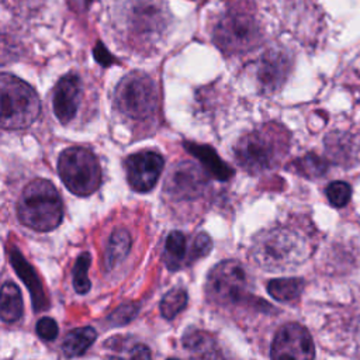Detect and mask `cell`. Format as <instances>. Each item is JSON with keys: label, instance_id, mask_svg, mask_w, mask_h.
I'll use <instances>...</instances> for the list:
<instances>
[{"label": "cell", "instance_id": "cell-26", "mask_svg": "<svg viewBox=\"0 0 360 360\" xmlns=\"http://www.w3.org/2000/svg\"><path fill=\"white\" fill-rule=\"evenodd\" d=\"M297 169L308 177H314V176L316 177L325 172L326 166L318 156L307 155L297 162Z\"/></svg>", "mask_w": 360, "mask_h": 360}, {"label": "cell", "instance_id": "cell-7", "mask_svg": "<svg viewBox=\"0 0 360 360\" xmlns=\"http://www.w3.org/2000/svg\"><path fill=\"white\" fill-rule=\"evenodd\" d=\"M115 107L132 120H146L158 108V90L153 80L143 72L124 76L114 91Z\"/></svg>", "mask_w": 360, "mask_h": 360}, {"label": "cell", "instance_id": "cell-16", "mask_svg": "<svg viewBox=\"0 0 360 360\" xmlns=\"http://www.w3.org/2000/svg\"><path fill=\"white\" fill-rule=\"evenodd\" d=\"M184 148L188 153L195 156L204 166V169L219 181L229 180L233 176V170L226 165L218 153L208 145H198L194 142H184Z\"/></svg>", "mask_w": 360, "mask_h": 360}, {"label": "cell", "instance_id": "cell-10", "mask_svg": "<svg viewBox=\"0 0 360 360\" xmlns=\"http://www.w3.org/2000/svg\"><path fill=\"white\" fill-rule=\"evenodd\" d=\"M208 172L190 160L174 165L166 177L165 191L176 200H194L208 184Z\"/></svg>", "mask_w": 360, "mask_h": 360}, {"label": "cell", "instance_id": "cell-27", "mask_svg": "<svg viewBox=\"0 0 360 360\" xmlns=\"http://www.w3.org/2000/svg\"><path fill=\"white\" fill-rule=\"evenodd\" d=\"M212 243L210 236L205 232H200L197 233V236L194 238L193 243H191V252H190V257H188V263L207 256L211 252Z\"/></svg>", "mask_w": 360, "mask_h": 360}, {"label": "cell", "instance_id": "cell-1", "mask_svg": "<svg viewBox=\"0 0 360 360\" xmlns=\"http://www.w3.org/2000/svg\"><path fill=\"white\" fill-rule=\"evenodd\" d=\"M290 136L278 124H264L239 138L233 146L238 165L249 173L276 167L288 150Z\"/></svg>", "mask_w": 360, "mask_h": 360}, {"label": "cell", "instance_id": "cell-11", "mask_svg": "<svg viewBox=\"0 0 360 360\" xmlns=\"http://www.w3.org/2000/svg\"><path fill=\"white\" fill-rule=\"evenodd\" d=\"M124 166L129 187L138 193H146L158 183L165 160L158 152L141 150L129 155Z\"/></svg>", "mask_w": 360, "mask_h": 360}, {"label": "cell", "instance_id": "cell-15", "mask_svg": "<svg viewBox=\"0 0 360 360\" xmlns=\"http://www.w3.org/2000/svg\"><path fill=\"white\" fill-rule=\"evenodd\" d=\"M10 263L14 267L17 276L25 283V285H27V288L31 294L32 308L37 312H39L42 309H46L48 308V300L45 297L41 280L38 278L32 266L25 260V257L15 248L10 249Z\"/></svg>", "mask_w": 360, "mask_h": 360}, {"label": "cell", "instance_id": "cell-14", "mask_svg": "<svg viewBox=\"0 0 360 360\" xmlns=\"http://www.w3.org/2000/svg\"><path fill=\"white\" fill-rule=\"evenodd\" d=\"M82 97V82L75 73L59 79L53 90V112L62 124L70 122L79 108Z\"/></svg>", "mask_w": 360, "mask_h": 360}, {"label": "cell", "instance_id": "cell-12", "mask_svg": "<svg viewBox=\"0 0 360 360\" xmlns=\"http://www.w3.org/2000/svg\"><path fill=\"white\" fill-rule=\"evenodd\" d=\"M270 356L273 359H314L315 347L309 332L300 323H285L274 335Z\"/></svg>", "mask_w": 360, "mask_h": 360}, {"label": "cell", "instance_id": "cell-25", "mask_svg": "<svg viewBox=\"0 0 360 360\" xmlns=\"http://www.w3.org/2000/svg\"><path fill=\"white\" fill-rule=\"evenodd\" d=\"M325 194L328 197V201L333 207L340 208L349 202V200L352 197V188L345 181H332L328 184Z\"/></svg>", "mask_w": 360, "mask_h": 360}, {"label": "cell", "instance_id": "cell-22", "mask_svg": "<svg viewBox=\"0 0 360 360\" xmlns=\"http://www.w3.org/2000/svg\"><path fill=\"white\" fill-rule=\"evenodd\" d=\"M304 288L301 278H274L267 283V292L277 301L288 302L297 300Z\"/></svg>", "mask_w": 360, "mask_h": 360}, {"label": "cell", "instance_id": "cell-3", "mask_svg": "<svg viewBox=\"0 0 360 360\" xmlns=\"http://www.w3.org/2000/svg\"><path fill=\"white\" fill-rule=\"evenodd\" d=\"M250 256L263 269L280 270L304 262L308 256V246L300 233L278 226L263 231L255 238Z\"/></svg>", "mask_w": 360, "mask_h": 360}, {"label": "cell", "instance_id": "cell-28", "mask_svg": "<svg viewBox=\"0 0 360 360\" xmlns=\"http://www.w3.org/2000/svg\"><path fill=\"white\" fill-rule=\"evenodd\" d=\"M138 307L134 304H124L108 315V321L112 325H124L136 316Z\"/></svg>", "mask_w": 360, "mask_h": 360}, {"label": "cell", "instance_id": "cell-8", "mask_svg": "<svg viewBox=\"0 0 360 360\" xmlns=\"http://www.w3.org/2000/svg\"><path fill=\"white\" fill-rule=\"evenodd\" d=\"M248 277L243 266L235 260H224L214 266L207 277V295L218 305L248 301Z\"/></svg>", "mask_w": 360, "mask_h": 360}, {"label": "cell", "instance_id": "cell-5", "mask_svg": "<svg viewBox=\"0 0 360 360\" xmlns=\"http://www.w3.org/2000/svg\"><path fill=\"white\" fill-rule=\"evenodd\" d=\"M1 118L4 129H21L31 125L39 115L41 103L37 91L24 80L3 73L0 76Z\"/></svg>", "mask_w": 360, "mask_h": 360}, {"label": "cell", "instance_id": "cell-20", "mask_svg": "<svg viewBox=\"0 0 360 360\" xmlns=\"http://www.w3.org/2000/svg\"><path fill=\"white\" fill-rule=\"evenodd\" d=\"M183 346L195 357H221L215 339L202 330L187 333L183 339Z\"/></svg>", "mask_w": 360, "mask_h": 360}, {"label": "cell", "instance_id": "cell-4", "mask_svg": "<svg viewBox=\"0 0 360 360\" xmlns=\"http://www.w3.org/2000/svg\"><path fill=\"white\" fill-rule=\"evenodd\" d=\"M212 39L224 53H242L260 44L262 30L245 6H229L217 18Z\"/></svg>", "mask_w": 360, "mask_h": 360}, {"label": "cell", "instance_id": "cell-23", "mask_svg": "<svg viewBox=\"0 0 360 360\" xmlns=\"http://www.w3.org/2000/svg\"><path fill=\"white\" fill-rule=\"evenodd\" d=\"M187 304V291L181 287H174L167 291L160 300V314L166 319H173Z\"/></svg>", "mask_w": 360, "mask_h": 360}, {"label": "cell", "instance_id": "cell-17", "mask_svg": "<svg viewBox=\"0 0 360 360\" xmlns=\"http://www.w3.org/2000/svg\"><path fill=\"white\" fill-rule=\"evenodd\" d=\"M186 253H187V239L184 233L180 231L169 232L165 242V250H163V260L167 269L172 271H176L181 266L187 264Z\"/></svg>", "mask_w": 360, "mask_h": 360}, {"label": "cell", "instance_id": "cell-13", "mask_svg": "<svg viewBox=\"0 0 360 360\" xmlns=\"http://www.w3.org/2000/svg\"><path fill=\"white\" fill-rule=\"evenodd\" d=\"M291 69L290 56L281 49H269L257 63L256 77L259 89L264 93L277 91L285 82Z\"/></svg>", "mask_w": 360, "mask_h": 360}, {"label": "cell", "instance_id": "cell-6", "mask_svg": "<svg viewBox=\"0 0 360 360\" xmlns=\"http://www.w3.org/2000/svg\"><path fill=\"white\" fill-rule=\"evenodd\" d=\"M58 173L69 191L86 197L101 186V166L97 156L87 148L72 146L58 159Z\"/></svg>", "mask_w": 360, "mask_h": 360}, {"label": "cell", "instance_id": "cell-9", "mask_svg": "<svg viewBox=\"0 0 360 360\" xmlns=\"http://www.w3.org/2000/svg\"><path fill=\"white\" fill-rule=\"evenodd\" d=\"M122 6L125 22L136 35L159 37L167 25V10L160 0H127Z\"/></svg>", "mask_w": 360, "mask_h": 360}, {"label": "cell", "instance_id": "cell-30", "mask_svg": "<svg viewBox=\"0 0 360 360\" xmlns=\"http://www.w3.org/2000/svg\"><path fill=\"white\" fill-rule=\"evenodd\" d=\"M128 357H131V359H149L150 357V352L143 345H135L134 347L129 349Z\"/></svg>", "mask_w": 360, "mask_h": 360}, {"label": "cell", "instance_id": "cell-2", "mask_svg": "<svg viewBox=\"0 0 360 360\" xmlns=\"http://www.w3.org/2000/svg\"><path fill=\"white\" fill-rule=\"evenodd\" d=\"M17 217L24 226L37 232L55 229L63 218V204L56 187L46 179L31 180L18 198Z\"/></svg>", "mask_w": 360, "mask_h": 360}, {"label": "cell", "instance_id": "cell-18", "mask_svg": "<svg viewBox=\"0 0 360 360\" xmlns=\"http://www.w3.org/2000/svg\"><path fill=\"white\" fill-rule=\"evenodd\" d=\"M97 333L91 326H82L66 333L62 342V352L68 357L82 356L96 340Z\"/></svg>", "mask_w": 360, "mask_h": 360}, {"label": "cell", "instance_id": "cell-19", "mask_svg": "<svg viewBox=\"0 0 360 360\" xmlns=\"http://www.w3.org/2000/svg\"><path fill=\"white\" fill-rule=\"evenodd\" d=\"M22 315V298L20 288L11 283L6 281L1 285V308L0 316L3 322H15Z\"/></svg>", "mask_w": 360, "mask_h": 360}, {"label": "cell", "instance_id": "cell-29", "mask_svg": "<svg viewBox=\"0 0 360 360\" xmlns=\"http://www.w3.org/2000/svg\"><path fill=\"white\" fill-rule=\"evenodd\" d=\"M37 335L44 339V340H53L58 336V325L55 322V319L49 318V316H44L37 322Z\"/></svg>", "mask_w": 360, "mask_h": 360}, {"label": "cell", "instance_id": "cell-24", "mask_svg": "<svg viewBox=\"0 0 360 360\" xmlns=\"http://www.w3.org/2000/svg\"><path fill=\"white\" fill-rule=\"evenodd\" d=\"M91 263V256L89 252H83L77 256L73 266V287L77 294L89 292L91 283L87 276L89 266Z\"/></svg>", "mask_w": 360, "mask_h": 360}, {"label": "cell", "instance_id": "cell-21", "mask_svg": "<svg viewBox=\"0 0 360 360\" xmlns=\"http://www.w3.org/2000/svg\"><path fill=\"white\" fill-rule=\"evenodd\" d=\"M131 249V235L124 228H117L108 240L107 250H105V264L107 269L115 267L121 263Z\"/></svg>", "mask_w": 360, "mask_h": 360}, {"label": "cell", "instance_id": "cell-31", "mask_svg": "<svg viewBox=\"0 0 360 360\" xmlns=\"http://www.w3.org/2000/svg\"><path fill=\"white\" fill-rule=\"evenodd\" d=\"M68 1H69V6L76 11H83L89 7L91 0H68Z\"/></svg>", "mask_w": 360, "mask_h": 360}]
</instances>
